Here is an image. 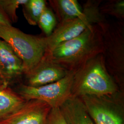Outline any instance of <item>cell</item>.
Listing matches in <instances>:
<instances>
[{
    "label": "cell",
    "instance_id": "6da1fadb",
    "mask_svg": "<svg viewBox=\"0 0 124 124\" xmlns=\"http://www.w3.org/2000/svg\"><path fill=\"white\" fill-rule=\"evenodd\" d=\"M102 30L100 24L98 23L45 54L67 71H75L89 60L102 54Z\"/></svg>",
    "mask_w": 124,
    "mask_h": 124
},
{
    "label": "cell",
    "instance_id": "7a4b0ae2",
    "mask_svg": "<svg viewBox=\"0 0 124 124\" xmlns=\"http://www.w3.org/2000/svg\"><path fill=\"white\" fill-rule=\"evenodd\" d=\"M120 91L107 70L102 54L89 60L74 71L71 96H102Z\"/></svg>",
    "mask_w": 124,
    "mask_h": 124
},
{
    "label": "cell",
    "instance_id": "3957f363",
    "mask_svg": "<svg viewBox=\"0 0 124 124\" xmlns=\"http://www.w3.org/2000/svg\"><path fill=\"white\" fill-rule=\"evenodd\" d=\"M103 40L102 55L107 70L123 90L124 83V21L105 20L99 23Z\"/></svg>",
    "mask_w": 124,
    "mask_h": 124
},
{
    "label": "cell",
    "instance_id": "277c9868",
    "mask_svg": "<svg viewBox=\"0 0 124 124\" xmlns=\"http://www.w3.org/2000/svg\"><path fill=\"white\" fill-rule=\"evenodd\" d=\"M0 39L8 43L21 59L24 74L39 62L46 52L45 36L26 34L12 25H0Z\"/></svg>",
    "mask_w": 124,
    "mask_h": 124
},
{
    "label": "cell",
    "instance_id": "5b68a950",
    "mask_svg": "<svg viewBox=\"0 0 124 124\" xmlns=\"http://www.w3.org/2000/svg\"><path fill=\"white\" fill-rule=\"evenodd\" d=\"M101 0H88L83 8L86 10L87 17L85 19L76 18L58 23L51 35L46 37V53L52 51L58 45L79 36L88 27L100 23L106 20L99 11Z\"/></svg>",
    "mask_w": 124,
    "mask_h": 124
},
{
    "label": "cell",
    "instance_id": "8992f818",
    "mask_svg": "<svg viewBox=\"0 0 124 124\" xmlns=\"http://www.w3.org/2000/svg\"><path fill=\"white\" fill-rule=\"evenodd\" d=\"M123 93L80 97L94 124H124Z\"/></svg>",
    "mask_w": 124,
    "mask_h": 124
},
{
    "label": "cell",
    "instance_id": "52a82bcc",
    "mask_svg": "<svg viewBox=\"0 0 124 124\" xmlns=\"http://www.w3.org/2000/svg\"><path fill=\"white\" fill-rule=\"evenodd\" d=\"M74 71H69L64 78L44 85L32 87L20 83L14 90L25 101L37 99L46 102L53 108H59L71 97Z\"/></svg>",
    "mask_w": 124,
    "mask_h": 124
},
{
    "label": "cell",
    "instance_id": "ba28073f",
    "mask_svg": "<svg viewBox=\"0 0 124 124\" xmlns=\"http://www.w3.org/2000/svg\"><path fill=\"white\" fill-rule=\"evenodd\" d=\"M52 108L37 99L26 101L11 115L0 120V124H46Z\"/></svg>",
    "mask_w": 124,
    "mask_h": 124
},
{
    "label": "cell",
    "instance_id": "9c48e42d",
    "mask_svg": "<svg viewBox=\"0 0 124 124\" xmlns=\"http://www.w3.org/2000/svg\"><path fill=\"white\" fill-rule=\"evenodd\" d=\"M68 72L44 54L36 66L24 75L25 82L23 84L32 87L49 84L62 79Z\"/></svg>",
    "mask_w": 124,
    "mask_h": 124
},
{
    "label": "cell",
    "instance_id": "30bf717a",
    "mask_svg": "<svg viewBox=\"0 0 124 124\" xmlns=\"http://www.w3.org/2000/svg\"><path fill=\"white\" fill-rule=\"evenodd\" d=\"M24 74L21 59L8 43L0 39V86L9 87Z\"/></svg>",
    "mask_w": 124,
    "mask_h": 124
},
{
    "label": "cell",
    "instance_id": "8fae6325",
    "mask_svg": "<svg viewBox=\"0 0 124 124\" xmlns=\"http://www.w3.org/2000/svg\"><path fill=\"white\" fill-rule=\"evenodd\" d=\"M59 109L68 124H94L80 98L71 96Z\"/></svg>",
    "mask_w": 124,
    "mask_h": 124
},
{
    "label": "cell",
    "instance_id": "7c38bea8",
    "mask_svg": "<svg viewBox=\"0 0 124 124\" xmlns=\"http://www.w3.org/2000/svg\"><path fill=\"white\" fill-rule=\"evenodd\" d=\"M49 4L58 23L76 18L85 19L87 17L86 10L83 8L81 9L77 0H50Z\"/></svg>",
    "mask_w": 124,
    "mask_h": 124
},
{
    "label": "cell",
    "instance_id": "4fadbf2b",
    "mask_svg": "<svg viewBox=\"0 0 124 124\" xmlns=\"http://www.w3.org/2000/svg\"><path fill=\"white\" fill-rule=\"evenodd\" d=\"M26 101L10 87L0 86V120L11 115Z\"/></svg>",
    "mask_w": 124,
    "mask_h": 124
},
{
    "label": "cell",
    "instance_id": "5bb4252c",
    "mask_svg": "<svg viewBox=\"0 0 124 124\" xmlns=\"http://www.w3.org/2000/svg\"><path fill=\"white\" fill-rule=\"evenodd\" d=\"M47 6L45 0H27L22 6L23 14L27 22L31 25H38L40 16Z\"/></svg>",
    "mask_w": 124,
    "mask_h": 124
},
{
    "label": "cell",
    "instance_id": "9a60e30c",
    "mask_svg": "<svg viewBox=\"0 0 124 124\" xmlns=\"http://www.w3.org/2000/svg\"><path fill=\"white\" fill-rule=\"evenodd\" d=\"M99 11L105 16L110 15L118 21H124V0H109L102 2L99 6Z\"/></svg>",
    "mask_w": 124,
    "mask_h": 124
},
{
    "label": "cell",
    "instance_id": "2e32d148",
    "mask_svg": "<svg viewBox=\"0 0 124 124\" xmlns=\"http://www.w3.org/2000/svg\"><path fill=\"white\" fill-rule=\"evenodd\" d=\"M38 25L46 35L50 36L57 25L56 17L52 10L47 6L40 15Z\"/></svg>",
    "mask_w": 124,
    "mask_h": 124
},
{
    "label": "cell",
    "instance_id": "e0dca14e",
    "mask_svg": "<svg viewBox=\"0 0 124 124\" xmlns=\"http://www.w3.org/2000/svg\"><path fill=\"white\" fill-rule=\"evenodd\" d=\"M27 1V0H0V9L11 22H16L18 21L17 9L20 6L25 3Z\"/></svg>",
    "mask_w": 124,
    "mask_h": 124
},
{
    "label": "cell",
    "instance_id": "ac0fdd59",
    "mask_svg": "<svg viewBox=\"0 0 124 124\" xmlns=\"http://www.w3.org/2000/svg\"><path fill=\"white\" fill-rule=\"evenodd\" d=\"M46 124H68L62 115L59 108L51 109Z\"/></svg>",
    "mask_w": 124,
    "mask_h": 124
},
{
    "label": "cell",
    "instance_id": "d6986e66",
    "mask_svg": "<svg viewBox=\"0 0 124 124\" xmlns=\"http://www.w3.org/2000/svg\"><path fill=\"white\" fill-rule=\"evenodd\" d=\"M0 25L11 26L12 23L10 21L8 18L4 14L1 10L0 9Z\"/></svg>",
    "mask_w": 124,
    "mask_h": 124
}]
</instances>
